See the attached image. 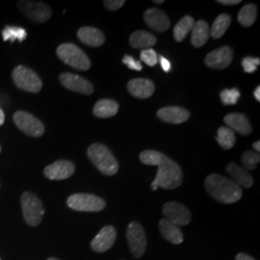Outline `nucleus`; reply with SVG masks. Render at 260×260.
<instances>
[{
	"label": "nucleus",
	"instance_id": "obj_10",
	"mask_svg": "<svg viewBox=\"0 0 260 260\" xmlns=\"http://www.w3.org/2000/svg\"><path fill=\"white\" fill-rule=\"evenodd\" d=\"M19 7L27 18L36 22H46L52 15L49 6L41 1H19Z\"/></svg>",
	"mask_w": 260,
	"mask_h": 260
},
{
	"label": "nucleus",
	"instance_id": "obj_6",
	"mask_svg": "<svg viewBox=\"0 0 260 260\" xmlns=\"http://www.w3.org/2000/svg\"><path fill=\"white\" fill-rule=\"evenodd\" d=\"M13 81L20 90L39 93L43 88V82L40 76L31 69L25 66L17 67L12 74Z\"/></svg>",
	"mask_w": 260,
	"mask_h": 260
},
{
	"label": "nucleus",
	"instance_id": "obj_24",
	"mask_svg": "<svg viewBox=\"0 0 260 260\" xmlns=\"http://www.w3.org/2000/svg\"><path fill=\"white\" fill-rule=\"evenodd\" d=\"M157 42V39L146 31H135L131 34L129 38V44L133 48H139V49H148L153 47Z\"/></svg>",
	"mask_w": 260,
	"mask_h": 260
},
{
	"label": "nucleus",
	"instance_id": "obj_20",
	"mask_svg": "<svg viewBox=\"0 0 260 260\" xmlns=\"http://www.w3.org/2000/svg\"><path fill=\"white\" fill-rule=\"evenodd\" d=\"M77 37L83 44L89 47H102L105 42L103 32L98 28L91 26L80 28L77 32Z\"/></svg>",
	"mask_w": 260,
	"mask_h": 260
},
{
	"label": "nucleus",
	"instance_id": "obj_37",
	"mask_svg": "<svg viewBox=\"0 0 260 260\" xmlns=\"http://www.w3.org/2000/svg\"><path fill=\"white\" fill-rule=\"evenodd\" d=\"M160 65H161V68L163 69V71L165 73H169L171 71V69H172L171 62L168 59H166L165 57H163V56H160Z\"/></svg>",
	"mask_w": 260,
	"mask_h": 260
},
{
	"label": "nucleus",
	"instance_id": "obj_22",
	"mask_svg": "<svg viewBox=\"0 0 260 260\" xmlns=\"http://www.w3.org/2000/svg\"><path fill=\"white\" fill-rule=\"evenodd\" d=\"M225 170L228 174L233 177V181L240 187L243 186L245 188H250L253 184V178L249 174V172L236 163H230Z\"/></svg>",
	"mask_w": 260,
	"mask_h": 260
},
{
	"label": "nucleus",
	"instance_id": "obj_4",
	"mask_svg": "<svg viewBox=\"0 0 260 260\" xmlns=\"http://www.w3.org/2000/svg\"><path fill=\"white\" fill-rule=\"evenodd\" d=\"M56 53L58 57L72 68L79 71H88L91 68V61L81 48L74 44H63L59 46Z\"/></svg>",
	"mask_w": 260,
	"mask_h": 260
},
{
	"label": "nucleus",
	"instance_id": "obj_42",
	"mask_svg": "<svg viewBox=\"0 0 260 260\" xmlns=\"http://www.w3.org/2000/svg\"><path fill=\"white\" fill-rule=\"evenodd\" d=\"M4 121H5V115H4L3 111L0 109V125H2L4 123Z\"/></svg>",
	"mask_w": 260,
	"mask_h": 260
},
{
	"label": "nucleus",
	"instance_id": "obj_29",
	"mask_svg": "<svg viewBox=\"0 0 260 260\" xmlns=\"http://www.w3.org/2000/svg\"><path fill=\"white\" fill-rule=\"evenodd\" d=\"M217 142L223 149H233L235 145V134L233 129L228 126H221L217 131Z\"/></svg>",
	"mask_w": 260,
	"mask_h": 260
},
{
	"label": "nucleus",
	"instance_id": "obj_28",
	"mask_svg": "<svg viewBox=\"0 0 260 260\" xmlns=\"http://www.w3.org/2000/svg\"><path fill=\"white\" fill-rule=\"evenodd\" d=\"M257 17V8L254 4H247L238 13V22L244 27L251 26Z\"/></svg>",
	"mask_w": 260,
	"mask_h": 260
},
{
	"label": "nucleus",
	"instance_id": "obj_16",
	"mask_svg": "<svg viewBox=\"0 0 260 260\" xmlns=\"http://www.w3.org/2000/svg\"><path fill=\"white\" fill-rule=\"evenodd\" d=\"M127 90L130 94L137 99H149L154 91H155V85L150 80L146 78H135L131 79L127 84Z\"/></svg>",
	"mask_w": 260,
	"mask_h": 260
},
{
	"label": "nucleus",
	"instance_id": "obj_17",
	"mask_svg": "<svg viewBox=\"0 0 260 260\" xmlns=\"http://www.w3.org/2000/svg\"><path fill=\"white\" fill-rule=\"evenodd\" d=\"M144 19L149 27L157 32L167 31L170 27V19L161 10L150 8L144 13Z\"/></svg>",
	"mask_w": 260,
	"mask_h": 260
},
{
	"label": "nucleus",
	"instance_id": "obj_41",
	"mask_svg": "<svg viewBox=\"0 0 260 260\" xmlns=\"http://www.w3.org/2000/svg\"><path fill=\"white\" fill-rule=\"evenodd\" d=\"M252 148L256 150V152L258 153L260 151V142L259 141H256L252 144Z\"/></svg>",
	"mask_w": 260,
	"mask_h": 260
},
{
	"label": "nucleus",
	"instance_id": "obj_23",
	"mask_svg": "<svg viewBox=\"0 0 260 260\" xmlns=\"http://www.w3.org/2000/svg\"><path fill=\"white\" fill-rule=\"evenodd\" d=\"M209 39V25L205 20H198L195 22L192 35H191V44L195 47H202L205 46Z\"/></svg>",
	"mask_w": 260,
	"mask_h": 260
},
{
	"label": "nucleus",
	"instance_id": "obj_32",
	"mask_svg": "<svg viewBox=\"0 0 260 260\" xmlns=\"http://www.w3.org/2000/svg\"><path fill=\"white\" fill-rule=\"evenodd\" d=\"M221 101L224 105H235L241 96V93L237 88L224 89L221 93Z\"/></svg>",
	"mask_w": 260,
	"mask_h": 260
},
{
	"label": "nucleus",
	"instance_id": "obj_33",
	"mask_svg": "<svg viewBox=\"0 0 260 260\" xmlns=\"http://www.w3.org/2000/svg\"><path fill=\"white\" fill-rule=\"evenodd\" d=\"M140 57H141V60L149 67H154L157 64V54L155 50L152 48L142 50V52L140 53Z\"/></svg>",
	"mask_w": 260,
	"mask_h": 260
},
{
	"label": "nucleus",
	"instance_id": "obj_27",
	"mask_svg": "<svg viewBox=\"0 0 260 260\" xmlns=\"http://www.w3.org/2000/svg\"><path fill=\"white\" fill-rule=\"evenodd\" d=\"M194 24H195V20L192 17H190V16L183 17L177 22L176 26L174 28L175 40L178 43L182 42L187 37L189 32L192 31Z\"/></svg>",
	"mask_w": 260,
	"mask_h": 260
},
{
	"label": "nucleus",
	"instance_id": "obj_40",
	"mask_svg": "<svg viewBox=\"0 0 260 260\" xmlns=\"http://www.w3.org/2000/svg\"><path fill=\"white\" fill-rule=\"evenodd\" d=\"M253 95H254V99L257 101V102H260V87L258 86L255 90H254V92H253Z\"/></svg>",
	"mask_w": 260,
	"mask_h": 260
},
{
	"label": "nucleus",
	"instance_id": "obj_38",
	"mask_svg": "<svg viewBox=\"0 0 260 260\" xmlns=\"http://www.w3.org/2000/svg\"><path fill=\"white\" fill-rule=\"evenodd\" d=\"M217 2L220 3V4H223V5L232 6V5H237V4H239L241 1H240V0H218Z\"/></svg>",
	"mask_w": 260,
	"mask_h": 260
},
{
	"label": "nucleus",
	"instance_id": "obj_3",
	"mask_svg": "<svg viewBox=\"0 0 260 260\" xmlns=\"http://www.w3.org/2000/svg\"><path fill=\"white\" fill-rule=\"evenodd\" d=\"M88 157L95 168L105 176H114L119 171V163L105 145L93 143L87 150Z\"/></svg>",
	"mask_w": 260,
	"mask_h": 260
},
{
	"label": "nucleus",
	"instance_id": "obj_8",
	"mask_svg": "<svg viewBox=\"0 0 260 260\" xmlns=\"http://www.w3.org/2000/svg\"><path fill=\"white\" fill-rule=\"evenodd\" d=\"M126 239L132 255L136 258L142 257L147 250L148 239L147 234L139 223L133 221L127 225Z\"/></svg>",
	"mask_w": 260,
	"mask_h": 260
},
{
	"label": "nucleus",
	"instance_id": "obj_11",
	"mask_svg": "<svg viewBox=\"0 0 260 260\" xmlns=\"http://www.w3.org/2000/svg\"><path fill=\"white\" fill-rule=\"evenodd\" d=\"M165 219L177 226L187 225L192 220V213L185 205L177 202H169L163 206Z\"/></svg>",
	"mask_w": 260,
	"mask_h": 260
},
{
	"label": "nucleus",
	"instance_id": "obj_21",
	"mask_svg": "<svg viewBox=\"0 0 260 260\" xmlns=\"http://www.w3.org/2000/svg\"><path fill=\"white\" fill-rule=\"evenodd\" d=\"M159 229L163 238H165L167 241L171 242L172 244L178 245V244H181L184 240L183 233L179 229V226H177L175 223L169 222L166 219L160 220Z\"/></svg>",
	"mask_w": 260,
	"mask_h": 260
},
{
	"label": "nucleus",
	"instance_id": "obj_5",
	"mask_svg": "<svg viewBox=\"0 0 260 260\" xmlns=\"http://www.w3.org/2000/svg\"><path fill=\"white\" fill-rule=\"evenodd\" d=\"M20 203L24 220L28 224L37 226L42 223L45 208L37 195L29 191L24 192L20 198Z\"/></svg>",
	"mask_w": 260,
	"mask_h": 260
},
{
	"label": "nucleus",
	"instance_id": "obj_30",
	"mask_svg": "<svg viewBox=\"0 0 260 260\" xmlns=\"http://www.w3.org/2000/svg\"><path fill=\"white\" fill-rule=\"evenodd\" d=\"M2 37L5 42H15L19 41V43L23 42L26 37L27 33L25 29L19 26H6L2 31Z\"/></svg>",
	"mask_w": 260,
	"mask_h": 260
},
{
	"label": "nucleus",
	"instance_id": "obj_44",
	"mask_svg": "<svg viewBox=\"0 0 260 260\" xmlns=\"http://www.w3.org/2000/svg\"><path fill=\"white\" fill-rule=\"evenodd\" d=\"M47 260H60L58 259V258H55V257H50V258H48V259Z\"/></svg>",
	"mask_w": 260,
	"mask_h": 260
},
{
	"label": "nucleus",
	"instance_id": "obj_13",
	"mask_svg": "<svg viewBox=\"0 0 260 260\" xmlns=\"http://www.w3.org/2000/svg\"><path fill=\"white\" fill-rule=\"evenodd\" d=\"M59 78H60V82L68 90H71L76 93H83V94L93 93V84L80 75L71 74V73H64L60 75Z\"/></svg>",
	"mask_w": 260,
	"mask_h": 260
},
{
	"label": "nucleus",
	"instance_id": "obj_46",
	"mask_svg": "<svg viewBox=\"0 0 260 260\" xmlns=\"http://www.w3.org/2000/svg\"><path fill=\"white\" fill-rule=\"evenodd\" d=\"M0 260H1V259H0Z\"/></svg>",
	"mask_w": 260,
	"mask_h": 260
},
{
	"label": "nucleus",
	"instance_id": "obj_43",
	"mask_svg": "<svg viewBox=\"0 0 260 260\" xmlns=\"http://www.w3.org/2000/svg\"><path fill=\"white\" fill-rule=\"evenodd\" d=\"M153 3H155V4H163L164 0H154Z\"/></svg>",
	"mask_w": 260,
	"mask_h": 260
},
{
	"label": "nucleus",
	"instance_id": "obj_31",
	"mask_svg": "<svg viewBox=\"0 0 260 260\" xmlns=\"http://www.w3.org/2000/svg\"><path fill=\"white\" fill-rule=\"evenodd\" d=\"M242 164L246 171H251L256 168V165L259 163L260 155L256 151L247 150L243 153L241 157Z\"/></svg>",
	"mask_w": 260,
	"mask_h": 260
},
{
	"label": "nucleus",
	"instance_id": "obj_15",
	"mask_svg": "<svg viewBox=\"0 0 260 260\" xmlns=\"http://www.w3.org/2000/svg\"><path fill=\"white\" fill-rule=\"evenodd\" d=\"M116 237V229L112 225H106L93 238V241L91 242V247L93 251L101 253L109 251L115 244Z\"/></svg>",
	"mask_w": 260,
	"mask_h": 260
},
{
	"label": "nucleus",
	"instance_id": "obj_35",
	"mask_svg": "<svg viewBox=\"0 0 260 260\" xmlns=\"http://www.w3.org/2000/svg\"><path fill=\"white\" fill-rule=\"evenodd\" d=\"M122 63L125 66H127L130 70L137 71L140 72L143 69V66L139 61H136L132 56L125 55L122 58Z\"/></svg>",
	"mask_w": 260,
	"mask_h": 260
},
{
	"label": "nucleus",
	"instance_id": "obj_26",
	"mask_svg": "<svg viewBox=\"0 0 260 260\" xmlns=\"http://www.w3.org/2000/svg\"><path fill=\"white\" fill-rule=\"evenodd\" d=\"M231 23H232V17L230 15L222 14L218 16L214 20L211 29L209 30V35H211V37L214 39H220L223 37L228 28L230 27Z\"/></svg>",
	"mask_w": 260,
	"mask_h": 260
},
{
	"label": "nucleus",
	"instance_id": "obj_25",
	"mask_svg": "<svg viewBox=\"0 0 260 260\" xmlns=\"http://www.w3.org/2000/svg\"><path fill=\"white\" fill-rule=\"evenodd\" d=\"M119 111V104L113 100H101L94 104L93 115L98 118H111Z\"/></svg>",
	"mask_w": 260,
	"mask_h": 260
},
{
	"label": "nucleus",
	"instance_id": "obj_39",
	"mask_svg": "<svg viewBox=\"0 0 260 260\" xmlns=\"http://www.w3.org/2000/svg\"><path fill=\"white\" fill-rule=\"evenodd\" d=\"M235 260H255L253 257H251V255H249V254H247V253H238L237 255H236V258Z\"/></svg>",
	"mask_w": 260,
	"mask_h": 260
},
{
	"label": "nucleus",
	"instance_id": "obj_2",
	"mask_svg": "<svg viewBox=\"0 0 260 260\" xmlns=\"http://www.w3.org/2000/svg\"><path fill=\"white\" fill-rule=\"evenodd\" d=\"M205 186L210 197L225 205L238 202L243 194L241 187L233 179L218 174H212L206 177Z\"/></svg>",
	"mask_w": 260,
	"mask_h": 260
},
{
	"label": "nucleus",
	"instance_id": "obj_18",
	"mask_svg": "<svg viewBox=\"0 0 260 260\" xmlns=\"http://www.w3.org/2000/svg\"><path fill=\"white\" fill-rule=\"evenodd\" d=\"M156 116L161 121H166L169 123L179 124L189 119L190 112L182 107L169 106L159 109Z\"/></svg>",
	"mask_w": 260,
	"mask_h": 260
},
{
	"label": "nucleus",
	"instance_id": "obj_1",
	"mask_svg": "<svg viewBox=\"0 0 260 260\" xmlns=\"http://www.w3.org/2000/svg\"><path fill=\"white\" fill-rule=\"evenodd\" d=\"M140 161L149 166H157L156 177L151 183V189L156 191L158 187L172 190L181 185L183 175L177 162L170 159L157 150H144L140 154Z\"/></svg>",
	"mask_w": 260,
	"mask_h": 260
},
{
	"label": "nucleus",
	"instance_id": "obj_9",
	"mask_svg": "<svg viewBox=\"0 0 260 260\" xmlns=\"http://www.w3.org/2000/svg\"><path fill=\"white\" fill-rule=\"evenodd\" d=\"M13 119L19 129L31 137H41L45 133V124L28 112H16Z\"/></svg>",
	"mask_w": 260,
	"mask_h": 260
},
{
	"label": "nucleus",
	"instance_id": "obj_19",
	"mask_svg": "<svg viewBox=\"0 0 260 260\" xmlns=\"http://www.w3.org/2000/svg\"><path fill=\"white\" fill-rule=\"evenodd\" d=\"M223 121L231 129L237 131L241 135L247 136L251 133L252 129H251V123L245 114H240V113L228 114L223 118Z\"/></svg>",
	"mask_w": 260,
	"mask_h": 260
},
{
	"label": "nucleus",
	"instance_id": "obj_45",
	"mask_svg": "<svg viewBox=\"0 0 260 260\" xmlns=\"http://www.w3.org/2000/svg\"><path fill=\"white\" fill-rule=\"evenodd\" d=\"M0 152H1V147H0Z\"/></svg>",
	"mask_w": 260,
	"mask_h": 260
},
{
	"label": "nucleus",
	"instance_id": "obj_34",
	"mask_svg": "<svg viewBox=\"0 0 260 260\" xmlns=\"http://www.w3.org/2000/svg\"><path fill=\"white\" fill-rule=\"evenodd\" d=\"M259 64V58H254V57H245L242 61L244 72L247 74L254 73L257 70V67Z\"/></svg>",
	"mask_w": 260,
	"mask_h": 260
},
{
	"label": "nucleus",
	"instance_id": "obj_14",
	"mask_svg": "<svg viewBox=\"0 0 260 260\" xmlns=\"http://www.w3.org/2000/svg\"><path fill=\"white\" fill-rule=\"evenodd\" d=\"M75 172V165L69 160H58L46 167L44 174L51 180H62L72 177Z\"/></svg>",
	"mask_w": 260,
	"mask_h": 260
},
{
	"label": "nucleus",
	"instance_id": "obj_7",
	"mask_svg": "<svg viewBox=\"0 0 260 260\" xmlns=\"http://www.w3.org/2000/svg\"><path fill=\"white\" fill-rule=\"evenodd\" d=\"M67 204L70 208L82 212H99L106 206L105 201L102 198L84 193L70 196Z\"/></svg>",
	"mask_w": 260,
	"mask_h": 260
},
{
	"label": "nucleus",
	"instance_id": "obj_12",
	"mask_svg": "<svg viewBox=\"0 0 260 260\" xmlns=\"http://www.w3.org/2000/svg\"><path fill=\"white\" fill-rule=\"evenodd\" d=\"M233 49L228 46L219 47L209 52L205 59V65L214 70H223L232 64Z\"/></svg>",
	"mask_w": 260,
	"mask_h": 260
},
{
	"label": "nucleus",
	"instance_id": "obj_36",
	"mask_svg": "<svg viewBox=\"0 0 260 260\" xmlns=\"http://www.w3.org/2000/svg\"><path fill=\"white\" fill-rule=\"evenodd\" d=\"M125 3L124 0H105L103 1L104 6L109 10V11H118L121 9Z\"/></svg>",
	"mask_w": 260,
	"mask_h": 260
}]
</instances>
